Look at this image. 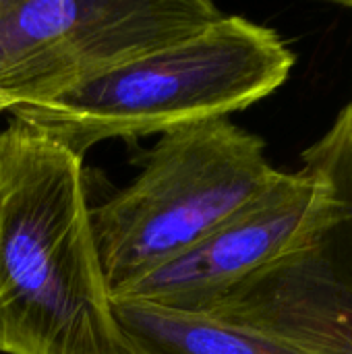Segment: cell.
Masks as SVG:
<instances>
[{"mask_svg": "<svg viewBox=\"0 0 352 354\" xmlns=\"http://www.w3.org/2000/svg\"><path fill=\"white\" fill-rule=\"evenodd\" d=\"M89 212L83 158L10 118L0 131L2 354H135Z\"/></svg>", "mask_w": 352, "mask_h": 354, "instance_id": "cell-1", "label": "cell"}, {"mask_svg": "<svg viewBox=\"0 0 352 354\" xmlns=\"http://www.w3.org/2000/svg\"><path fill=\"white\" fill-rule=\"evenodd\" d=\"M293 66L280 33L222 12L189 35L8 112L85 160L100 141L131 143L247 110L280 89Z\"/></svg>", "mask_w": 352, "mask_h": 354, "instance_id": "cell-2", "label": "cell"}, {"mask_svg": "<svg viewBox=\"0 0 352 354\" xmlns=\"http://www.w3.org/2000/svg\"><path fill=\"white\" fill-rule=\"evenodd\" d=\"M280 174L263 139L230 118L162 133L141 172L89 212L112 299L189 251Z\"/></svg>", "mask_w": 352, "mask_h": 354, "instance_id": "cell-3", "label": "cell"}, {"mask_svg": "<svg viewBox=\"0 0 352 354\" xmlns=\"http://www.w3.org/2000/svg\"><path fill=\"white\" fill-rule=\"evenodd\" d=\"M220 15L210 0H0V100L54 97Z\"/></svg>", "mask_w": 352, "mask_h": 354, "instance_id": "cell-4", "label": "cell"}, {"mask_svg": "<svg viewBox=\"0 0 352 354\" xmlns=\"http://www.w3.org/2000/svg\"><path fill=\"white\" fill-rule=\"evenodd\" d=\"M340 197L336 216L299 249L263 266L207 313L305 354H352V108L305 149Z\"/></svg>", "mask_w": 352, "mask_h": 354, "instance_id": "cell-5", "label": "cell"}, {"mask_svg": "<svg viewBox=\"0 0 352 354\" xmlns=\"http://www.w3.org/2000/svg\"><path fill=\"white\" fill-rule=\"evenodd\" d=\"M328 176L303 160L253 201L237 209L189 251L151 272L116 299L143 301L180 313H207L245 278L299 249L338 212Z\"/></svg>", "mask_w": 352, "mask_h": 354, "instance_id": "cell-6", "label": "cell"}, {"mask_svg": "<svg viewBox=\"0 0 352 354\" xmlns=\"http://www.w3.org/2000/svg\"><path fill=\"white\" fill-rule=\"evenodd\" d=\"M118 324L135 354H305L261 332L212 315L116 299Z\"/></svg>", "mask_w": 352, "mask_h": 354, "instance_id": "cell-7", "label": "cell"}, {"mask_svg": "<svg viewBox=\"0 0 352 354\" xmlns=\"http://www.w3.org/2000/svg\"><path fill=\"white\" fill-rule=\"evenodd\" d=\"M2 112H8V104L4 102V100H0V114Z\"/></svg>", "mask_w": 352, "mask_h": 354, "instance_id": "cell-8", "label": "cell"}, {"mask_svg": "<svg viewBox=\"0 0 352 354\" xmlns=\"http://www.w3.org/2000/svg\"><path fill=\"white\" fill-rule=\"evenodd\" d=\"M340 4H342V6H349V8H352V0H340Z\"/></svg>", "mask_w": 352, "mask_h": 354, "instance_id": "cell-9", "label": "cell"}]
</instances>
